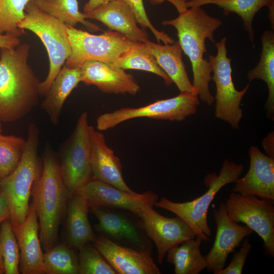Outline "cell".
<instances>
[{"mask_svg": "<svg viewBox=\"0 0 274 274\" xmlns=\"http://www.w3.org/2000/svg\"><path fill=\"white\" fill-rule=\"evenodd\" d=\"M83 13L86 19L98 20L131 40L144 44L149 41L147 33L138 26L134 15L124 0H113Z\"/></svg>", "mask_w": 274, "mask_h": 274, "instance_id": "44dd1931", "label": "cell"}, {"mask_svg": "<svg viewBox=\"0 0 274 274\" xmlns=\"http://www.w3.org/2000/svg\"><path fill=\"white\" fill-rule=\"evenodd\" d=\"M89 211L97 218L95 228L115 242L150 251L149 245L137 226L123 214L110 208L90 204Z\"/></svg>", "mask_w": 274, "mask_h": 274, "instance_id": "ac0fdd59", "label": "cell"}, {"mask_svg": "<svg viewBox=\"0 0 274 274\" xmlns=\"http://www.w3.org/2000/svg\"><path fill=\"white\" fill-rule=\"evenodd\" d=\"M30 46L1 49L0 122H13L23 118L38 105L39 80L28 64Z\"/></svg>", "mask_w": 274, "mask_h": 274, "instance_id": "6da1fadb", "label": "cell"}, {"mask_svg": "<svg viewBox=\"0 0 274 274\" xmlns=\"http://www.w3.org/2000/svg\"><path fill=\"white\" fill-rule=\"evenodd\" d=\"M251 249L252 246L249 240L247 238L245 239L240 250L234 253L229 265L226 267H224L213 273L241 274L246 258Z\"/></svg>", "mask_w": 274, "mask_h": 274, "instance_id": "d590c367", "label": "cell"}, {"mask_svg": "<svg viewBox=\"0 0 274 274\" xmlns=\"http://www.w3.org/2000/svg\"><path fill=\"white\" fill-rule=\"evenodd\" d=\"M145 45L157 64L176 85L180 92L197 93L186 72L182 59L183 51L178 41L173 44L163 45L149 41Z\"/></svg>", "mask_w": 274, "mask_h": 274, "instance_id": "7402d4cb", "label": "cell"}, {"mask_svg": "<svg viewBox=\"0 0 274 274\" xmlns=\"http://www.w3.org/2000/svg\"><path fill=\"white\" fill-rule=\"evenodd\" d=\"M213 215L216 235L213 247L205 256L207 268L213 273L224 267L229 254L253 232L247 226L241 225L229 218L225 202H221L218 208L214 210Z\"/></svg>", "mask_w": 274, "mask_h": 274, "instance_id": "9a60e30c", "label": "cell"}, {"mask_svg": "<svg viewBox=\"0 0 274 274\" xmlns=\"http://www.w3.org/2000/svg\"><path fill=\"white\" fill-rule=\"evenodd\" d=\"M113 0H89L84 6V13L91 12L101 6Z\"/></svg>", "mask_w": 274, "mask_h": 274, "instance_id": "ab89813d", "label": "cell"}, {"mask_svg": "<svg viewBox=\"0 0 274 274\" xmlns=\"http://www.w3.org/2000/svg\"><path fill=\"white\" fill-rule=\"evenodd\" d=\"M244 168L243 164L225 159L219 175L212 173L206 176L204 183L208 190L200 196L185 202H175L162 197L155 203L154 206L170 211L182 218L191 228L196 236L207 242L212 235L208 222L210 205L222 187L236 182Z\"/></svg>", "mask_w": 274, "mask_h": 274, "instance_id": "5b68a950", "label": "cell"}, {"mask_svg": "<svg viewBox=\"0 0 274 274\" xmlns=\"http://www.w3.org/2000/svg\"><path fill=\"white\" fill-rule=\"evenodd\" d=\"M10 210L3 194L0 191V224L5 220L10 219Z\"/></svg>", "mask_w": 274, "mask_h": 274, "instance_id": "f35d334b", "label": "cell"}, {"mask_svg": "<svg viewBox=\"0 0 274 274\" xmlns=\"http://www.w3.org/2000/svg\"><path fill=\"white\" fill-rule=\"evenodd\" d=\"M81 79L80 67L71 68L64 64L52 82L41 106L53 125L58 123L66 99Z\"/></svg>", "mask_w": 274, "mask_h": 274, "instance_id": "d4e9b609", "label": "cell"}, {"mask_svg": "<svg viewBox=\"0 0 274 274\" xmlns=\"http://www.w3.org/2000/svg\"><path fill=\"white\" fill-rule=\"evenodd\" d=\"M25 12V16L19 27L32 31L40 39L49 58L48 75L40 84V95L45 96L71 54L67 25L41 10L33 1L27 4Z\"/></svg>", "mask_w": 274, "mask_h": 274, "instance_id": "8992f818", "label": "cell"}, {"mask_svg": "<svg viewBox=\"0 0 274 274\" xmlns=\"http://www.w3.org/2000/svg\"><path fill=\"white\" fill-rule=\"evenodd\" d=\"M5 265L0 242V274L5 273Z\"/></svg>", "mask_w": 274, "mask_h": 274, "instance_id": "b9f144b4", "label": "cell"}, {"mask_svg": "<svg viewBox=\"0 0 274 274\" xmlns=\"http://www.w3.org/2000/svg\"><path fill=\"white\" fill-rule=\"evenodd\" d=\"M112 64L123 70H139L155 74L162 78L167 86L173 83L147 50L144 43H138L123 53Z\"/></svg>", "mask_w": 274, "mask_h": 274, "instance_id": "83f0119b", "label": "cell"}, {"mask_svg": "<svg viewBox=\"0 0 274 274\" xmlns=\"http://www.w3.org/2000/svg\"><path fill=\"white\" fill-rule=\"evenodd\" d=\"M162 24L176 29L178 42L191 63L192 86L198 97L207 105H212L215 100L209 84L212 80V69L209 60L203 57L207 52L205 40L208 39L215 43L213 33L222 21L208 15L201 7H197L187 9L176 18L163 21Z\"/></svg>", "mask_w": 274, "mask_h": 274, "instance_id": "7a4b0ae2", "label": "cell"}, {"mask_svg": "<svg viewBox=\"0 0 274 274\" xmlns=\"http://www.w3.org/2000/svg\"><path fill=\"white\" fill-rule=\"evenodd\" d=\"M19 245L20 259L19 269L23 274H44L42 245L39 237V224L31 203L24 222L12 227Z\"/></svg>", "mask_w": 274, "mask_h": 274, "instance_id": "ffe728a7", "label": "cell"}, {"mask_svg": "<svg viewBox=\"0 0 274 274\" xmlns=\"http://www.w3.org/2000/svg\"><path fill=\"white\" fill-rule=\"evenodd\" d=\"M90 127L88 114L83 112L62 151L59 163L70 198L78 188L93 179Z\"/></svg>", "mask_w": 274, "mask_h": 274, "instance_id": "30bf717a", "label": "cell"}, {"mask_svg": "<svg viewBox=\"0 0 274 274\" xmlns=\"http://www.w3.org/2000/svg\"><path fill=\"white\" fill-rule=\"evenodd\" d=\"M226 40V37H223L215 43L217 55H210L209 58L213 73L212 80L216 88L215 115L232 128L238 129L243 117L241 102L248 91L249 84L241 91L236 89L232 78L231 59L227 55Z\"/></svg>", "mask_w": 274, "mask_h": 274, "instance_id": "9c48e42d", "label": "cell"}, {"mask_svg": "<svg viewBox=\"0 0 274 274\" xmlns=\"http://www.w3.org/2000/svg\"><path fill=\"white\" fill-rule=\"evenodd\" d=\"M153 5H159L165 1L171 3L177 10L179 13L184 12L188 9L186 5L187 0H148Z\"/></svg>", "mask_w": 274, "mask_h": 274, "instance_id": "74e56055", "label": "cell"}, {"mask_svg": "<svg viewBox=\"0 0 274 274\" xmlns=\"http://www.w3.org/2000/svg\"><path fill=\"white\" fill-rule=\"evenodd\" d=\"M43 167L31 189L32 205L39 220L40 238L46 252L57 241L59 226L66 209L68 196L55 154L48 148Z\"/></svg>", "mask_w": 274, "mask_h": 274, "instance_id": "3957f363", "label": "cell"}, {"mask_svg": "<svg viewBox=\"0 0 274 274\" xmlns=\"http://www.w3.org/2000/svg\"><path fill=\"white\" fill-rule=\"evenodd\" d=\"M71 247L65 244H59L54 246L44 253L45 273H78V256Z\"/></svg>", "mask_w": 274, "mask_h": 274, "instance_id": "f546056e", "label": "cell"}, {"mask_svg": "<svg viewBox=\"0 0 274 274\" xmlns=\"http://www.w3.org/2000/svg\"><path fill=\"white\" fill-rule=\"evenodd\" d=\"M75 193L84 197L90 204L126 210L137 216L146 208L154 207L158 200V195L151 191L128 192L94 179L78 188Z\"/></svg>", "mask_w": 274, "mask_h": 274, "instance_id": "4fadbf2b", "label": "cell"}, {"mask_svg": "<svg viewBox=\"0 0 274 274\" xmlns=\"http://www.w3.org/2000/svg\"><path fill=\"white\" fill-rule=\"evenodd\" d=\"M80 67L82 72L81 82L87 85L96 86L105 93L133 95L140 89L131 75L113 64L89 60L84 62Z\"/></svg>", "mask_w": 274, "mask_h": 274, "instance_id": "e0dca14e", "label": "cell"}, {"mask_svg": "<svg viewBox=\"0 0 274 274\" xmlns=\"http://www.w3.org/2000/svg\"><path fill=\"white\" fill-rule=\"evenodd\" d=\"M67 29L72 52L64 65L71 68L80 67L89 60L112 64L139 43L116 31H106L95 35L68 25Z\"/></svg>", "mask_w": 274, "mask_h": 274, "instance_id": "52a82bcc", "label": "cell"}, {"mask_svg": "<svg viewBox=\"0 0 274 274\" xmlns=\"http://www.w3.org/2000/svg\"><path fill=\"white\" fill-rule=\"evenodd\" d=\"M35 5L41 10L56 18L66 25L75 27L80 23L93 30L99 27L85 20L80 12L77 0H35Z\"/></svg>", "mask_w": 274, "mask_h": 274, "instance_id": "f1b7e54d", "label": "cell"}, {"mask_svg": "<svg viewBox=\"0 0 274 274\" xmlns=\"http://www.w3.org/2000/svg\"><path fill=\"white\" fill-rule=\"evenodd\" d=\"M147 235L154 243L159 264L163 262L167 252L184 242L194 238L196 235L189 225L178 216L164 217L148 207L138 216Z\"/></svg>", "mask_w": 274, "mask_h": 274, "instance_id": "7c38bea8", "label": "cell"}, {"mask_svg": "<svg viewBox=\"0 0 274 274\" xmlns=\"http://www.w3.org/2000/svg\"><path fill=\"white\" fill-rule=\"evenodd\" d=\"M20 44L19 37L8 34L0 35V49L16 48Z\"/></svg>", "mask_w": 274, "mask_h": 274, "instance_id": "8d00e7d4", "label": "cell"}, {"mask_svg": "<svg viewBox=\"0 0 274 274\" xmlns=\"http://www.w3.org/2000/svg\"><path fill=\"white\" fill-rule=\"evenodd\" d=\"M199 100L197 93L182 91L177 96L157 100L139 108H123L101 114L96 119V129L105 131L119 124L138 118L181 121L197 111Z\"/></svg>", "mask_w": 274, "mask_h": 274, "instance_id": "ba28073f", "label": "cell"}, {"mask_svg": "<svg viewBox=\"0 0 274 274\" xmlns=\"http://www.w3.org/2000/svg\"><path fill=\"white\" fill-rule=\"evenodd\" d=\"M35 0H0V35L8 34L19 37L25 34L19 27L25 16L28 3Z\"/></svg>", "mask_w": 274, "mask_h": 274, "instance_id": "4dcf8cb0", "label": "cell"}, {"mask_svg": "<svg viewBox=\"0 0 274 274\" xmlns=\"http://www.w3.org/2000/svg\"><path fill=\"white\" fill-rule=\"evenodd\" d=\"M249 153V169L243 177L236 181L232 192L274 200V158L254 146L250 148Z\"/></svg>", "mask_w": 274, "mask_h": 274, "instance_id": "2e32d148", "label": "cell"}, {"mask_svg": "<svg viewBox=\"0 0 274 274\" xmlns=\"http://www.w3.org/2000/svg\"><path fill=\"white\" fill-rule=\"evenodd\" d=\"M39 134L37 126L30 124L19 163L10 175L0 182V191L10 210V220L12 227L24 222L29 212L32 187L41 172L38 156Z\"/></svg>", "mask_w": 274, "mask_h": 274, "instance_id": "277c9868", "label": "cell"}, {"mask_svg": "<svg viewBox=\"0 0 274 274\" xmlns=\"http://www.w3.org/2000/svg\"><path fill=\"white\" fill-rule=\"evenodd\" d=\"M2 122H0V136L2 135Z\"/></svg>", "mask_w": 274, "mask_h": 274, "instance_id": "7bdbcfd3", "label": "cell"}, {"mask_svg": "<svg viewBox=\"0 0 274 274\" xmlns=\"http://www.w3.org/2000/svg\"><path fill=\"white\" fill-rule=\"evenodd\" d=\"M0 191H1V185H0Z\"/></svg>", "mask_w": 274, "mask_h": 274, "instance_id": "ee69618b", "label": "cell"}, {"mask_svg": "<svg viewBox=\"0 0 274 274\" xmlns=\"http://www.w3.org/2000/svg\"><path fill=\"white\" fill-rule=\"evenodd\" d=\"M0 242L6 274H19L20 253L10 219L0 224Z\"/></svg>", "mask_w": 274, "mask_h": 274, "instance_id": "d6a6232c", "label": "cell"}, {"mask_svg": "<svg viewBox=\"0 0 274 274\" xmlns=\"http://www.w3.org/2000/svg\"><path fill=\"white\" fill-rule=\"evenodd\" d=\"M94 247L117 274H159L151 251L127 247L101 234Z\"/></svg>", "mask_w": 274, "mask_h": 274, "instance_id": "5bb4252c", "label": "cell"}, {"mask_svg": "<svg viewBox=\"0 0 274 274\" xmlns=\"http://www.w3.org/2000/svg\"><path fill=\"white\" fill-rule=\"evenodd\" d=\"M215 5L223 10L225 16L235 13L243 20L245 30L252 43L254 41L253 20L256 13L263 7L268 9V18L271 28H274V0H187V8Z\"/></svg>", "mask_w": 274, "mask_h": 274, "instance_id": "603a6c76", "label": "cell"}, {"mask_svg": "<svg viewBox=\"0 0 274 274\" xmlns=\"http://www.w3.org/2000/svg\"><path fill=\"white\" fill-rule=\"evenodd\" d=\"M79 274H117L94 247L85 244L79 249Z\"/></svg>", "mask_w": 274, "mask_h": 274, "instance_id": "836d02e7", "label": "cell"}, {"mask_svg": "<svg viewBox=\"0 0 274 274\" xmlns=\"http://www.w3.org/2000/svg\"><path fill=\"white\" fill-rule=\"evenodd\" d=\"M90 203L84 197L74 193L67 204L66 237L68 245L79 249L97 238L89 222Z\"/></svg>", "mask_w": 274, "mask_h": 274, "instance_id": "cb8c5ba5", "label": "cell"}, {"mask_svg": "<svg viewBox=\"0 0 274 274\" xmlns=\"http://www.w3.org/2000/svg\"><path fill=\"white\" fill-rule=\"evenodd\" d=\"M233 221L244 223L263 242L266 254L274 256V200L243 196L232 192L225 202Z\"/></svg>", "mask_w": 274, "mask_h": 274, "instance_id": "8fae6325", "label": "cell"}, {"mask_svg": "<svg viewBox=\"0 0 274 274\" xmlns=\"http://www.w3.org/2000/svg\"><path fill=\"white\" fill-rule=\"evenodd\" d=\"M262 51L257 65L247 73L249 81L255 79L265 82L268 89V97L265 104L267 117L274 120V33L265 30L261 36Z\"/></svg>", "mask_w": 274, "mask_h": 274, "instance_id": "484cf974", "label": "cell"}, {"mask_svg": "<svg viewBox=\"0 0 274 274\" xmlns=\"http://www.w3.org/2000/svg\"><path fill=\"white\" fill-rule=\"evenodd\" d=\"M263 146L267 155L274 158L273 154V133H270L263 139Z\"/></svg>", "mask_w": 274, "mask_h": 274, "instance_id": "60d3db41", "label": "cell"}, {"mask_svg": "<svg viewBox=\"0 0 274 274\" xmlns=\"http://www.w3.org/2000/svg\"><path fill=\"white\" fill-rule=\"evenodd\" d=\"M202 240L196 236L173 247L167 253V260L174 265L175 274H199L207 268L205 257L201 254Z\"/></svg>", "mask_w": 274, "mask_h": 274, "instance_id": "4316f807", "label": "cell"}, {"mask_svg": "<svg viewBox=\"0 0 274 274\" xmlns=\"http://www.w3.org/2000/svg\"><path fill=\"white\" fill-rule=\"evenodd\" d=\"M128 4L137 23L143 29L149 28L153 33L158 42L162 41L164 44H173L175 41L163 31L156 29L149 20L144 8L143 0H124Z\"/></svg>", "mask_w": 274, "mask_h": 274, "instance_id": "e575fe53", "label": "cell"}, {"mask_svg": "<svg viewBox=\"0 0 274 274\" xmlns=\"http://www.w3.org/2000/svg\"><path fill=\"white\" fill-rule=\"evenodd\" d=\"M90 139L92 179L121 190L134 192L124 181L121 161L107 145L104 135L90 126Z\"/></svg>", "mask_w": 274, "mask_h": 274, "instance_id": "d6986e66", "label": "cell"}, {"mask_svg": "<svg viewBox=\"0 0 274 274\" xmlns=\"http://www.w3.org/2000/svg\"><path fill=\"white\" fill-rule=\"evenodd\" d=\"M26 140L16 135L0 136V182L10 175L21 159Z\"/></svg>", "mask_w": 274, "mask_h": 274, "instance_id": "1f68e13d", "label": "cell"}]
</instances>
